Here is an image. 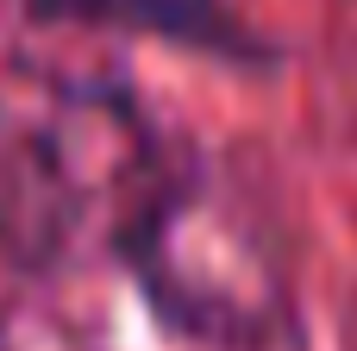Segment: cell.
<instances>
[{
	"label": "cell",
	"instance_id": "obj_1",
	"mask_svg": "<svg viewBox=\"0 0 357 351\" xmlns=\"http://www.w3.org/2000/svg\"><path fill=\"white\" fill-rule=\"evenodd\" d=\"M169 163L138 94L75 63L0 69V257L75 270L126 251Z\"/></svg>",
	"mask_w": 357,
	"mask_h": 351
},
{
	"label": "cell",
	"instance_id": "obj_2",
	"mask_svg": "<svg viewBox=\"0 0 357 351\" xmlns=\"http://www.w3.org/2000/svg\"><path fill=\"white\" fill-rule=\"evenodd\" d=\"M157 320L207 351H276L295 333L270 226L220 182L169 176L119 251Z\"/></svg>",
	"mask_w": 357,
	"mask_h": 351
},
{
	"label": "cell",
	"instance_id": "obj_3",
	"mask_svg": "<svg viewBox=\"0 0 357 351\" xmlns=\"http://www.w3.org/2000/svg\"><path fill=\"white\" fill-rule=\"evenodd\" d=\"M25 6L38 19L144 25V31H163V38H182V44H207V50H226V57L245 50V38L232 31V19L213 0H25Z\"/></svg>",
	"mask_w": 357,
	"mask_h": 351
},
{
	"label": "cell",
	"instance_id": "obj_4",
	"mask_svg": "<svg viewBox=\"0 0 357 351\" xmlns=\"http://www.w3.org/2000/svg\"><path fill=\"white\" fill-rule=\"evenodd\" d=\"M6 351H82V345H75L69 333H56L50 320H13Z\"/></svg>",
	"mask_w": 357,
	"mask_h": 351
}]
</instances>
